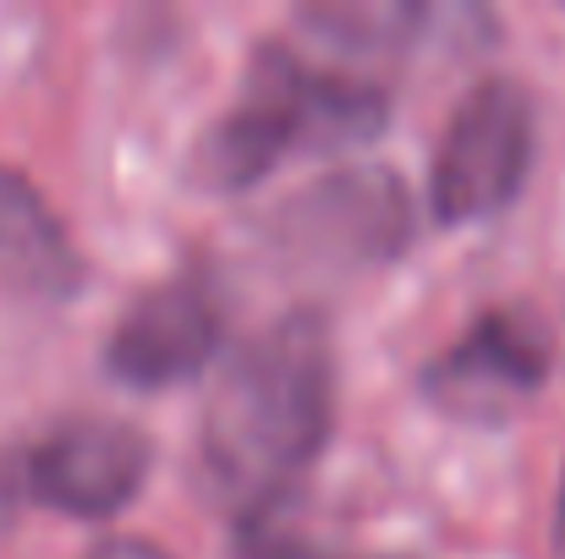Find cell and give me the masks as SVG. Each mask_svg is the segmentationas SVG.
<instances>
[{
    "label": "cell",
    "instance_id": "cell-1",
    "mask_svg": "<svg viewBox=\"0 0 565 559\" xmlns=\"http://www.w3.org/2000/svg\"><path fill=\"white\" fill-rule=\"evenodd\" d=\"M335 428V341L308 308L258 330L203 400V472L242 516L291 499Z\"/></svg>",
    "mask_w": 565,
    "mask_h": 559
},
{
    "label": "cell",
    "instance_id": "cell-2",
    "mask_svg": "<svg viewBox=\"0 0 565 559\" xmlns=\"http://www.w3.org/2000/svg\"><path fill=\"white\" fill-rule=\"evenodd\" d=\"M390 99L358 83L297 61L286 44H264L225 116L192 149V182L209 192H247L280 160L302 149H358L384 132Z\"/></svg>",
    "mask_w": 565,
    "mask_h": 559
},
{
    "label": "cell",
    "instance_id": "cell-3",
    "mask_svg": "<svg viewBox=\"0 0 565 559\" xmlns=\"http://www.w3.org/2000/svg\"><path fill=\"white\" fill-rule=\"evenodd\" d=\"M533 94L516 77H483L450 110L428 171V208L439 225H472L511 208L533 171Z\"/></svg>",
    "mask_w": 565,
    "mask_h": 559
},
{
    "label": "cell",
    "instance_id": "cell-4",
    "mask_svg": "<svg viewBox=\"0 0 565 559\" xmlns=\"http://www.w3.org/2000/svg\"><path fill=\"white\" fill-rule=\"evenodd\" d=\"M269 236L308 269H379L412 241V197L379 165L330 171L275 208Z\"/></svg>",
    "mask_w": 565,
    "mask_h": 559
},
{
    "label": "cell",
    "instance_id": "cell-5",
    "mask_svg": "<svg viewBox=\"0 0 565 559\" xmlns=\"http://www.w3.org/2000/svg\"><path fill=\"white\" fill-rule=\"evenodd\" d=\"M149 466H154V444L143 428L121 417H66L33 444L28 488L39 505L61 516L105 522L143 494Z\"/></svg>",
    "mask_w": 565,
    "mask_h": 559
},
{
    "label": "cell",
    "instance_id": "cell-6",
    "mask_svg": "<svg viewBox=\"0 0 565 559\" xmlns=\"http://www.w3.org/2000/svg\"><path fill=\"white\" fill-rule=\"evenodd\" d=\"M550 363H555V352H550L544 324L516 308H494L428 363L423 389L450 417L500 422L544 389Z\"/></svg>",
    "mask_w": 565,
    "mask_h": 559
},
{
    "label": "cell",
    "instance_id": "cell-7",
    "mask_svg": "<svg viewBox=\"0 0 565 559\" xmlns=\"http://www.w3.org/2000/svg\"><path fill=\"white\" fill-rule=\"evenodd\" d=\"M225 308L198 275H171L149 286L116 324L105 346V368L132 389L188 384L220 357Z\"/></svg>",
    "mask_w": 565,
    "mask_h": 559
},
{
    "label": "cell",
    "instance_id": "cell-8",
    "mask_svg": "<svg viewBox=\"0 0 565 559\" xmlns=\"http://www.w3.org/2000/svg\"><path fill=\"white\" fill-rule=\"evenodd\" d=\"M0 258L17 275H28L33 286H50V291L77 280V258H72L55 214L44 208L33 182L11 165H0Z\"/></svg>",
    "mask_w": 565,
    "mask_h": 559
},
{
    "label": "cell",
    "instance_id": "cell-9",
    "mask_svg": "<svg viewBox=\"0 0 565 559\" xmlns=\"http://www.w3.org/2000/svg\"><path fill=\"white\" fill-rule=\"evenodd\" d=\"M423 6H390V0H324V6H302V28L335 50V55H384V50H406V39L423 28Z\"/></svg>",
    "mask_w": 565,
    "mask_h": 559
},
{
    "label": "cell",
    "instance_id": "cell-10",
    "mask_svg": "<svg viewBox=\"0 0 565 559\" xmlns=\"http://www.w3.org/2000/svg\"><path fill=\"white\" fill-rule=\"evenodd\" d=\"M88 559H171V555L160 544H149V538H105V544H94Z\"/></svg>",
    "mask_w": 565,
    "mask_h": 559
},
{
    "label": "cell",
    "instance_id": "cell-11",
    "mask_svg": "<svg viewBox=\"0 0 565 559\" xmlns=\"http://www.w3.org/2000/svg\"><path fill=\"white\" fill-rule=\"evenodd\" d=\"M555 527H561V538H565V483H561V510H555Z\"/></svg>",
    "mask_w": 565,
    "mask_h": 559
}]
</instances>
